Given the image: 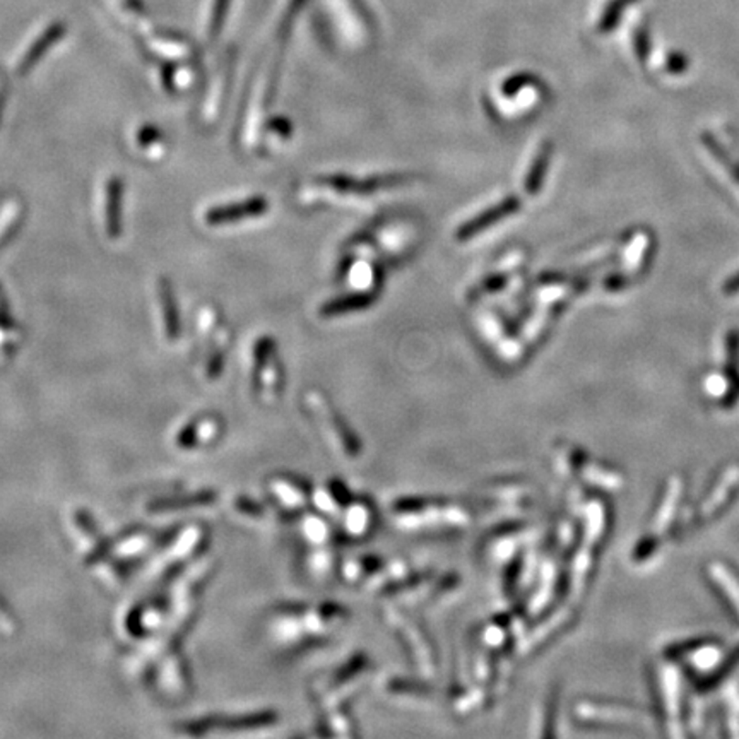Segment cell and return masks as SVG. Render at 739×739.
Returning <instances> with one entry per match:
<instances>
[{
  "instance_id": "obj_9",
  "label": "cell",
  "mask_w": 739,
  "mask_h": 739,
  "mask_svg": "<svg viewBox=\"0 0 739 739\" xmlns=\"http://www.w3.org/2000/svg\"><path fill=\"white\" fill-rule=\"evenodd\" d=\"M62 35H64V26H62L60 23H52L50 26L45 27L43 33H40V35L35 38V41L25 50L23 57L19 58V62H17V72H19V74H26L27 70L40 60V57H43V54H45L54 43H57V40H58Z\"/></svg>"
},
{
  "instance_id": "obj_15",
  "label": "cell",
  "mask_w": 739,
  "mask_h": 739,
  "mask_svg": "<svg viewBox=\"0 0 739 739\" xmlns=\"http://www.w3.org/2000/svg\"><path fill=\"white\" fill-rule=\"evenodd\" d=\"M229 0H211L209 4V19H207V29L209 35L215 38L216 35L221 31V25L227 17Z\"/></svg>"
},
{
  "instance_id": "obj_13",
  "label": "cell",
  "mask_w": 739,
  "mask_h": 739,
  "mask_svg": "<svg viewBox=\"0 0 739 739\" xmlns=\"http://www.w3.org/2000/svg\"><path fill=\"white\" fill-rule=\"evenodd\" d=\"M107 192L108 235H110V237H117V235H119V228H121V219H119L121 201V180H111V182L108 184Z\"/></svg>"
},
{
  "instance_id": "obj_10",
  "label": "cell",
  "mask_w": 739,
  "mask_h": 739,
  "mask_svg": "<svg viewBox=\"0 0 739 739\" xmlns=\"http://www.w3.org/2000/svg\"><path fill=\"white\" fill-rule=\"evenodd\" d=\"M264 209H266V202L262 199H252V201L235 204L228 207L211 209L206 215V223L207 225H228V223L240 221L245 216L248 217V216L260 215V213H264Z\"/></svg>"
},
{
  "instance_id": "obj_1",
  "label": "cell",
  "mask_w": 739,
  "mask_h": 739,
  "mask_svg": "<svg viewBox=\"0 0 739 739\" xmlns=\"http://www.w3.org/2000/svg\"><path fill=\"white\" fill-rule=\"evenodd\" d=\"M313 409L310 411L313 421L317 423L319 435L322 437L323 442L336 454L337 458L344 460H353L360 456V444L351 433L350 428L344 425V421L337 417L336 411L329 409V413H319L317 406H311Z\"/></svg>"
},
{
  "instance_id": "obj_11",
  "label": "cell",
  "mask_w": 739,
  "mask_h": 739,
  "mask_svg": "<svg viewBox=\"0 0 739 739\" xmlns=\"http://www.w3.org/2000/svg\"><path fill=\"white\" fill-rule=\"evenodd\" d=\"M681 491H683L681 480L672 478L668 490H666V495L662 498V503H660V509H659L658 515H656V521H654V531L658 533L656 536H660L671 525L672 517H674V513L678 511V505H680Z\"/></svg>"
},
{
  "instance_id": "obj_7",
  "label": "cell",
  "mask_w": 739,
  "mask_h": 739,
  "mask_svg": "<svg viewBox=\"0 0 739 739\" xmlns=\"http://www.w3.org/2000/svg\"><path fill=\"white\" fill-rule=\"evenodd\" d=\"M738 486L739 468L738 466H733L719 478V481L713 486L711 495L703 500L699 512L700 519H707V517H711L715 512L719 511Z\"/></svg>"
},
{
  "instance_id": "obj_2",
  "label": "cell",
  "mask_w": 739,
  "mask_h": 739,
  "mask_svg": "<svg viewBox=\"0 0 739 739\" xmlns=\"http://www.w3.org/2000/svg\"><path fill=\"white\" fill-rule=\"evenodd\" d=\"M364 670L366 662L362 659L346 664L344 668H339L323 681V685H319L317 695H321L325 702H331L333 697H344L346 693L354 691L360 686V681L364 680V674L366 672Z\"/></svg>"
},
{
  "instance_id": "obj_4",
  "label": "cell",
  "mask_w": 739,
  "mask_h": 739,
  "mask_svg": "<svg viewBox=\"0 0 739 739\" xmlns=\"http://www.w3.org/2000/svg\"><path fill=\"white\" fill-rule=\"evenodd\" d=\"M268 491L272 501L288 512L303 509L301 505H305L310 498L309 484L291 476L272 478L268 483Z\"/></svg>"
},
{
  "instance_id": "obj_14",
  "label": "cell",
  "mask_w": 739,
  "mask_h": 739,
  "mask_svg": "<svg viewBox=\"0 0 739 739\" xmlns=\"http://www.w3.org/2000/svg\"><path fill=\"white\" fill-rule=\"evenodd\" d=\"M162 305H163V317H164V323H166V333L170 339H174L178 333L176 329V315H175V301H174V295L170 291L168 286H162Z\"/></svg>"
},
{
  "instance_id": "obj_12",
  "label": "cell",
  "mask_w": 739,
  "mask_h": 739,
  "mask_svg": "<svg viewBox=\"0 0 739 739\" xmlns=\"http://www.w3.org/2000/svg\"><path fill=\"white\" fill-rule=\"evenodd\" d=\"M711 577L713 582L721 587V591L724 592L727 599L731 601L733 607L738 611L739 615V580L734 577V574L721 564H713L711 566Z\"/></svg>"
},
{
  "instance_id": "obj_5",
  "label": "cell",
  "mask_w": 739,
  "mask_h": 739,
  "mask_svg": "<svg viewBox=\"0 0 739 739\" xmlns=\"http://www.w3.org/2000/svg\"><path fill=\"white\" fill-rule=\"evenodd\" d=\"M578 717L586 721L597 723H619V724H642L646 723V715L621 705H606V703H580Z\"/></svg>"
},
{
  "instance_id": "obj_16",
  "label": "cell",
  "mask_w": 739,
  "mask_h": 739,
  "mask_svg": "<svg viewBox=\"0 0 739 739\" xmlns=\"http://www.w3.org/2000/svg\"><path fill=\"white\" fill-rule=\"evenodd\" d=\"M719 659H721V649L719 647H700V649H695V652L691 654V662L700 670L713 668L719 662Z\"/></svg>"
},
{
  "instance_id": "obj_6",
  "label": "cell",
  "mask_w": 739,
  "mask_h": 739,
  "mask_svg": "<svg viewBox=\"0 0 739 739\" xmlns=\"http://www.w3.org/2000/svg\"><path fill=\"white\" fill-rule=\"evenodd\" d=\"M666 713L672 736H681L680 731V676L672 666H664L660 672Z\"/></svg>"
},
{
  "instance_id": "obj_3",
  "label": "cell",
  "mask_w": 739,
  "mask_h": 739,
  "mask_svg": "<svg viewBox=\"0 0 739 739\" xmlns=\"http://www.w3.org/2000/svg\"><path fill=\"white\" fill-rule=\"evenodd\" d=\"M223 431V421L217 417H195L188 423L187 427H184L180 433H176V445L180 449H199V447H207L217 442V438L221 437Z\"/></svg>"
},
{
  "instance_id": "obj_8",
  "label": "cell",
  "mask_w": 739,
  "mask_h": 739,
  "mask_svg": "<svg viewBox=\"0 0 739 739\" xmlns=\"http://www.w3.org/2000/svg\"><path fill=\"white\" fill-rule=\"evenodd\" d=\"M341 521H343L344 534L360 538V536H366V533L372 529L374 512L366 501L354 498L341 513Z\"/></svg>"
}]
</instances>
